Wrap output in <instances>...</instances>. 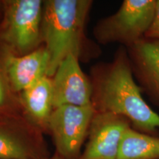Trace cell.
<instances>
[{
    "label": "cell",
    "instance_id": "30bf717a",
    "mask_svg": "<svg viewBox=\"0 0 159 159\" xmlns=\"http://www.w3.org/2000/svg\"><path fill=\"white\" fill-rule=\"evenodd\" d=\"M127 49L135 80L149 101L159 108V42L144 38Z\"/></svg>",
    "mask_w": 159,
    "mask_h": 159
},
{
    "label": "cell",
    "instance_id": "2e32d148",
    "mask_svg": "<svg viewBox=\"0 0 159 159\" xmlns=\"http://www.w3.org/2000/svg\"><path fill=\"white\" fill-rule=\"evenodd\" d=\"M0 11H3V2H0Z\"/></svg>",
    "mask_w": 159,
    "mask_h": 159
},
{
    "label": "cell",
    "instance_id": "7c38bea8",
    "mask_svg": "<svg viewBox=\"0 0 159 159\" xmlns=\"http://www.w3.org/2000/svg\"><path fill=\"white\" fill-rule=\"evenodd\" d=\"M116 159H159V136L128 128L122 137Z\"/></svg>",
    "mask_w": 159,
    "mask_h": 159
},
{
    "label": "cell",
    "instance_id": "7a4b0ae2",
    "mask_svg": "<svg viewBox=\"0 0 159 159\" xmlns=\"http://www.w3.org/2000/svg\"><path fill=\"white\" fill-rule=\"evenodd\" d=\"M91 0H46L42 17L43 43L49 54L48 76L52 77L61 61L69 54L80 60L100 55L98 43L85 35Z\"/></svg>",
    "mask_w": 159,
    "mask_h": 159
},
{
    "label": "cell",
    "instance_id": "52a82bcc",
    "mask_svg": "<svg viewBox=\"0 0 159 159\" xmlns=\"http://www.w3.org/2000/svg\"><path fill=\"white\" fill-rule=\"evenodd\" d=\"M130 128V122L124 116L96 111L78 159H116L122 137Z\"/></svg>",
    "mask_w": 159,
    "mask_h": 159
},
{
    "label": "cell",
    "instance_id": "9c48e42d",
    "mask_svg": "<svg viewBox=\"0 0 159 159\" xmlns=\"http://www.w3.org/2000/svg\"><path fill=\"white\" fill-rule=\"evenodd\" d=\"M5 72L14 93H21L39 80L48 76L49 54L44 45L22 56L2 52Z\"/></svg>",
    "mask_w": 159,
    "mask_h": 159
},
{
    "label": "cell",
    "instance_id": "8fae6325",
    "mask_svg": "<svg viewBox=\"0 0 159 159\" xmlns=\"http://www.w3.org/2000/svg\"><path fill=\"white\" fill-rule=\"evenodd\" d=\"M18 98L27 122L42 134H48L49 120L54 110L51 77H42L19 93Z\"/></svg>",
    "mask_w": 159,
    "mask_h": 159
},
{
    "label": "cell",
    "instance_id": "277c9868",
    "mask_svg": "<svg viewBox=\"0 0 159 159\" xmlns=\"http://www.w3.org/2000/svg\"><path fill=\"white\" fill-rule=\"evenodd\" d=\"M156 0H124L116 12L96 24L98 44L119 43L128 49L144 39L153 17Z\"/></svg>",
    "mask_w": 159,
    "mask_h": 159
},
{
    "label": "cell",
    "instance_id": "5b68a950",
    "mask_svg": "<svg viewBox=\"0 0 159 159\" xmlns=\"http://www.w3.org/2000/svg\"><path fill=\"white\" fill-rule=\"evenodd\" d=\"M95 112L92 104L55 108L48 124V134L52 137L55 152L65 159H78Z\"/></svg>",
    "mask_w": 159,
    "mask_h": 159
},
{
    "label": "cell",
    "instance_id": "ba28073f",
    "mask_svg": "<svg viewBox=\"0 0 159 159\" xmlns=\"http://www.w3.org/2000/svg\"><path fill=\"white\" fill-rule=\"evenodd\" d=\"M51 78L54 108L64 105L85 106L92 104L91 79L83 72L76 55L69 54L66 57Z\"/></svg>",
    "mask_w": 159,
    "mask_h": 159
},
{
    "label": "cell",
    "instance_id": "4fadbf2b",
    "mask_svg": "<svg viewBox=\"0 0 159 159\" xmlns=\"http://www.w3.org/2000/svg\"><path fill=\"white\" fill-rule=\"evenodd\" d=\"M14 94L6 77L2 61L0 63V120L16 118L11 115H13L20 105L19 98H14Z\"/></svg>",
    "mask_w": 159,
    "mask_h": 159
},
{
    "label": "cell",
    "instance_id": "5bb4252c",
    "mask_svg": "<svg viewBox=\"0 0 159 159\" xmlns=\"http://www.w3.org/2000/svg\"><path fill=\"white\" fill-rule=\"evenodd\" d=\"M144 38L159 42V0H156L153 17Z\"/></svg>",
    "mask_w": 159,
    "mask_h": 159
},
{
    "label": "cell",
    "instance_id": "6da1fadb",
    "mask_svg": "<svg viewBox=\"0 0 159 159\" xmlns=\"http://www.w3.org/2000/svg\"><path fill=\"white\" fill-rule=\"evenodd\" d=\"M90 79L95 111L124 116L134 130L159 136V114L144 99L125 47L119 46L110 62L93 66Z\"/></svg>",
    "mask_w": 159,
    "mask_h": 159
},
{
    "label": "cell",
    "instance_id": "8992f818",
    "mask_svg": "<svg viewBox=\"0 0 159 159\" xmlns=\"http://www.w3.org/2000/svg\"><path fill=\"white\" fill-rule=\"evenodd\" d=\"M41 131L19 117L0 120V159H45L50 156Z\"/></svg>",
    "mask_w": 159,
    "mask_h": 159
},
{
    "label": "cell",
    "instance_id": "9a60e30c",
    "mask_svg": "<svg viewBox=\"0 0 159 159\" xmlns=\"http://www.w3.org/2000/svg\"><path fill=\"white\" fill-rule=\"evenodd\" d=\"M45 159H65L64 158H63L62 156H60L59 154H57V152H54V154L52 155V156H49L48 158H45Z\"/></svg>",
    "mask_w": 159,
    "mask_h": 159
},
{
    "label": "cell",
    "instance_id": "3957f363",
    "mask_svg": "<svg viewBox=\"0 0 159 159\" xmlns=\"http://www.w3.org/2000/svg\"><path fill=\"white\" fill-rule=\"evenodd\" d=\"M43 1H3L0 22V44L2 52L22 56L43 45L42 17Z\"/></svg>",
    "mask_w": 159,
    "mask_h": 159
}]
</instances>
